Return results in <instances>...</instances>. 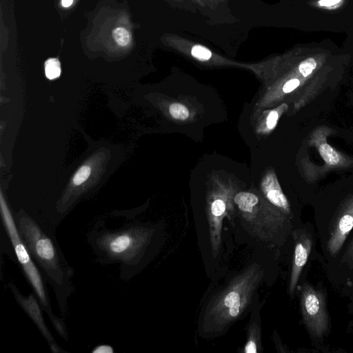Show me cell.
Returning <instances> with one entry per match:
<instances>
[{"instance_id": "cell-1", "label": "cell", "mask_w": 353, "mask_h": 353, "mask_svg": "<svg viewBox=\"0 0 353 353\" xmlns=\"http://www.w3.org/2000/svg\"><path fill=\"white\" fill-rule=\"evenodd\" d=\"M14 219L43 277L52 287L60 311L65 316L68 298L74 290L71 281L72 268L68 265L50 228L28 216L21 214Z\"/></svg>"}, {"instance_id": "cell-2", "label": "cell", "mask_w": 353, "mask_h": 353, "mask_svg": "<svg viewBox=\"0 0 353 353\" xmlns=\"http://www.w3.org/2000/svg\"><path fill=\"white\" fill-rule=\"evenodd\" d=\"M264 275L258 263H253L234 277L216 294L203 312L199 332L201 336L222 334L236 321L251 303Z\"/></svg>"}, {"instance_id": "cell-3", "label": "cell", "mask_w": 353, "mask_h": 353, "mask_svg": "<svg viewBox=\"0 0 353 353\" xmlns=\"http://www.w3.org/2000/svg\"><path fill=\"white\" fill-rule=\"evenodd\" d=\"M154 234L150 226L131 224L116 230H94L88 242L101 263H119L121 277L128 279L141 265Z\"/></svg>"}, {"instance_id": "cell-4", "label": "cell", "mask_w": 353, "mask_h": 353, "mask_svg": "<svg viewBox=\"0 0 353 353\" xmlns=\"http://www.w3.org/2000/svg\"><path fill=\"white\" fill-rule=\"evenodd\" d=\"M248 232L260 241L277 243L290 228L291 219L273 205L263 203L257 195L240 192L233 198Z\"/></svg>"}, {"instance_id": "cell-5", "label": "cell", "mask_w": 353, "mask_h": 353, "mask_svg": "<svg viewBox=\"0 0 353 353\" xmlns=\"http://www.w3.org/2000/svg\"><path fill=\"white\" fill-rule=\"evenodd\" d=\"M0 205L3 223L17 256V261L32 286L42 309L50 318L54 328L59 336L67 340L68 333L65 324L63 320L52 312L50 301L47 293L42 274L36 265V263L21 236L15 219L6 203L2 192L0 194Z\"/></svg>"}, {"instance_id": "cell-6", "label": "cell", "mask_w": 353, "mask_h": 353, "mask_svg": "<svg viewBox=\"0 0 353 353\" xmlns=\"http://www.w3.org/2000/svg\"><path fill=\"white\" fill-rule=\"evenodd\" d=\"M300 307L303 322L310 334L322 339L330 330L326 297L323 291L305 283L301 290Z\"/></svg>"}, {"instance_id": "cell-7", "label": "cell", "mask_w": 353, "mask_h": 353, "mask_svg": "<svg viewBox=\"0 0 353 353\" xmlns=\"http://www.w3.org/2000/svg\"><path fill=\"white\" fill-rule=\"evenodd\" d=\"M353 228V193L339 205L329 227L327 249L330 254H337Z\"/></svg>"}, {"instance_id": "cell-8", "label": "cell", "mask_w": 353, "mask_h": 353, "mask_svg": "<svg viewBox=\"0 0 353 353\" xmlns=\"http://www.w3.org/2000/svg\"><path fill=\"white\" fill-rule=\"evenodd\" d=\"M332 132L327 126L315 128L310 135L308 145L314 147L325 164V172L337 169H346L353 165V159L339 152L327 142V138Z\"/></svg>"}, {"instance_id": "cell-9", "label": "cell", "mask_w": 353, "mask_h": 353, "mask_svg": "<svg viewBox=\"0 0 353 353\" xmlns=\"http://www.w3.org/2000/svg\"><path fill=\"white\" fill-rule=\"evenodd\" d=\"M294 242L292 269L288 285V293L294 296L302 270L306 264L312 248L311 234L305 230L298 229L292 232Z\"/></svg>"}, {"instance_id": "cell-10", "label": "cell", "mask_w": 353, "mask_h": 353, "mask_svg": "<svg viewBox=\"0 0 353 353\" xmlns=\"http://www.w3.org/2000/svg\"><path fill=\"white\" fill-rule=\"evenodd\" d=\"M8 287L14 294L18 304L28 314L48 342L50 350L53 353L61 352V348L57 344L44 321L41 312L42 307L39 302L38 303V299L35 294L31 293L28 296H25L19 291L17 288L13 283H9Z\"/></svg>"}, {"instance_id": "cell-11", "label": "cell", "mask_w": 353, "mask_h": 353, "mask_svg": "<svg viewBox=\"0 0 353 353\" xmlns=\"http://www.w3.org/2000/svg\"><path fill=\"white\" fill-rule=\"evenodd\" d=\"M261 188L269 203L292 218V211L288 200L274 174H268L261 183Z\"/></svg>"}, {"instance_id": "cell-12", "label": "cell", "mask_w": 353, "mask_h": 353, "mask_svg": "<svg viewBox=\"0 0 353 353\" xmlns=\"http://www.w3.org/2000/svg\"><path fill=\"white\" fill-rule=\"evenodd\" d=\"M246 343L243 352L245 353H258L262 351L261 326L259 320L250 321L247 330Z\"/></svg>"}, {"instance_id": "cell-13", "label": "cell", "mask_w": 353, "mask_h": 353, "mask_svg": "<svg viewBox=\"0 0 353 353\" xmlns=\"http://www.w3.org/2000/svg\"><path fill=\"white\" fill-rule=\"evenodd\" d=\"M320 65L318 59L313 57H307L299 64L297 72L300 77L308 81L311 79Z\"/></svg>"}, {"instance_id": "cell-14", "label": "cell", "mask_w": 353, "mask_h": 353, "mask_svg": "<svg viewBox=\"0 0 353 353\" xmlns=\"http://www.w3.org/2000/svg\"><path fill=\"white\" fill-rule=\"evenodd\" d=\"M45 73L49 79H54L59 77L61 66L57 59L50 58L45 62Z\"/></svg>"}, {"instance_id": "cell-15", "label": "cell", "mask_w": 353, "mask_h": 353, "mask_svg": "<svg viewBox=\"0 0 353 353\" xmlns=\"http://www.w3.org/2000/svg\"><path fill=\"white\" fill-rule=\"evenodd\" d=\"M169 112L175 119L185 120L189 117L188 108L179 103H172L169 107Z\"/></svg>"}, {"instance_id": "cell-16", "label": "cell", "mask_w": 353, "mask_h": 353, "mask_svg": "<svg viewBox=\"0 0 353 353\" xmlns=\"http://www.w3.org/2000/svg\"><path fill=\"white\" fill-rule=\"evenodd\" d=\"M114 41L121 46L128 45L130 40L129 32L123 28H117L112 31Z\"/></svg>"}, {"instance_id": "cell-17", "label": "cell", "mask_w": 353, "mask_h": 353, "mask_svg": "<svg viewBox=\"0 0 353 353\" xmlns=\"http://www.w3.org/2000/svg\"><path fill=\"white\" fill-rule=\"evenodd\" d=\"M191 54L194 57L201 61L208 60L212 57V52L209 49L199 45L192 47Z\"/></svg>"}, {"instance_id": "cell-18", "label": "cell", "mask_w": 353, "mask_h": 353, "mask_svg": "<svg viewBox=\"0 0 353 353\" xmlns=\"http://www.w3.org/2000/svg\"><path fill=\"white\" fill-rule=\"evenodd\" d=\"M91 169L88 165L81 166L73 177V183L79 185L83 183L89 177Z\"/></svg>"}, {"instance_id": "cell-19", "label": "cell", "mask_w": 353, "mask_h": 353, "mask_svg": "<svg viewBox=\"0 0 353 353\" xmlns=\"http://www.w3.org/2000/svg\"><path fill=\"white\" fill-rule=\"evenodd\" d=\"M286 108H288V105L286 104H283L280 110H274L270 112L266 119V125L268 129L272 130L274 128L277 123L281 110Z\"/></svg>"}, {"instance_id": "cell-20", "label": "cell", "mask_w": 353, "mask_h": 353, "mask_svg": "<svg viewBox=\"0 0 353 353\" xmlns=\"http://www.w3.org/2000/svg\"><path fill=\"white\" fill-rule=\"evenodd\" d=\"M341 261L345 263L350 269L353 270V239L347 247Z\"/></svg>"}, {"instance_id": "cell-21", "label": "cell", "mask_w": 353, "mask_h": 353, "mask_svg": "<svg viewBox=\"0 0 353 353\" xmlns=\"http://www.w3.org/2000/svg\"><path fill=\"white\" fill-rule=\"evenodd\" d=\"M343 0H318L316 4L319 7L326 9H335L340 6Z\"/></svg>"}, {"instance_id": "cell-22", "label": "cell", "mask_w": 353, "mask_h": 353, "mask_svg": "<svg viewBox=\"0 0 353 353\" xmlns=\"http://www.w3.org/2000/svg\"><path fill=\"white\" fill-rule=\"evenodd\" d=\"M92 352V353H113L114 349L110 345H101L95 347Z\"/></svg>"}, {"instance_id": "cell-23", "label": "cell", "mask_w": 353, "mask_h": 353, "mask_svg": "<svg viewBox=\"0 0 353 353\" xmlns=\"http://www.w3.org/2000/svg\"><path fill=\"white\" fill-rule=\"evenodd\" d=\"M73 0H62V6L63 7H68L72 3Z\"/></svg>"}]
</instances>
